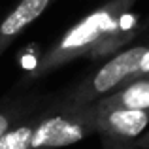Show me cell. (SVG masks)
I'll return each instance as SVG.
<instances>
[{
    "instance_id": "obj_1",
    "label": "cell",
    "mask_w": 149,
    "mask_h": 149,
    "mask_svg": "<svg viewBox=\"0 0 149 149\" xmlns=\"http://www.w3.org/2000/svg\"><path fill=\"white\" fill-rule=\"evenodd\" d=\"M136 0H108L72 25L42 55L30 76L42 77L76 58L96 61L117 53L136 36L138 17L130 13Z\"/></svg>"
},
{
    "instance_id": "obj_2",
    "label": "cell",
    "mask_w": 149,
    "mask_h": 149,
    "mask_svg": "<svg viewBox=\"0 0 149 149\" xmlns=\"http://www.w3.org/2000/svg\"><path fill=\"white\" fill-rule=\"evenodd\" d=\"M95 132V108L44 98L0 138V149H58Z\"/></svg>"
},
{
    "instance_id": "obj_3",
    "label": "cell",
    "mask_w": 149,
    "mask_h": 149,
    "mask_svg": "<svg viewBox=\"0 0 149 149\" xmlns=\"http://www.w3.org/2000/svg\"><path fill=\"white\" fill-rule=\"evenodd\" d=\"M146 51V45H134V47L117 51L109 61L98 66L87 79L76 85L64 98L76 106H89L111 95L127 81L138 77L140 62H142V57Z\"/></svg>"
},
{
    "instance_id": "obj_4",
    "label": "cell",
    "mask_w": 149,
    "mask_h": 149,
    "mask_svg": "<svg viewBox=\"0 0 149 149\" xmlns=\"http://www.w3.org/2000/svg\"><path fill=\"white\" fill-rule=\"evenodd\" d=\"M95 108V132L102 138V146L134 143L149 125V109L127 108Z\"/></svg>"
},
{
    "instance_id": "obj_5",
    "label": "cell",
    "mask_w": 149,
    "mask_h": 149,
    "mask_svg": "<svg viewBox=\"0 0 149 149\" xmlns=\"http://www.w3.org/2000/svg\"><path fill=\"white\" fill-rule=\"evenodd\" d=\"M57 0H19V4L10 10L0 21V57L11 45L29 25H32L42 13Z\"/></svg>"
},
{
    "instance_id": "obj_6",
    "label": "cell",
    "mask_w": 149,
    "mask_h": 149,
    "mask_svg": "<svg viewBox=\"0 0 149 149\" xmlns=\"http://www.w3.org/2000/svg\"><path fill=\"white\" fill-rule=\"evenodd\" d=\"M95 104L100 108L149 109V79H130Z\"/></svg>"
},
{
    "instance_id": "obj_7",
    "label": "cell",
    "mask_w": 149,
    "mask_h": 149,
    "mask_svg": "<svg viewBox=\"0 0 149 149\" xmlns=\"http://www.w3.org/2000/svg\"><path fill=\"white\" fill-rule=\"evenodd\" d=\"M44 96L40 95H23V96H11L0 102V138L21 119L25 113H29L32 108H36Z\"/></svg>"
},
{
    "instance_id": "obj_8",
    "label": "cell",
    "mask_w": 149,
    "mask_h": 149,
    "mask_svg": "<svg viewBox=\"0 0 149 149\" xmlns=\"http://www.w3.org/2000/svg\"><path fill=\"white\" fill-rule=\"evenodd\" d=\"M146 74H149V47H147V51L143 53V57H142V62H140V74H138V77L146 76Z\"/></svg>"
},
{
    "instance_id": "obj_9",
    "label": "cell",
    "mask_w": 149,
    "mask_h": 149,
    "mask_svg": "<svg viewBox=\"0 0 149 149\" xmlns=\"http://www.w3.org/2000/svg\"><path fill=\"white\" fill-rule=\"evenodd\" d=\"M134 146L140 147V149H149V132L146 136H140V138L134 142Z\"/></svg>"
},
{
    "instance_id": "obj_10",
    "label": "cell",
    "mask_w": 149,
    "mask_h": 149,
    "mask_svg": "<svg viewBox=\"0 0 149 149\" xmlns=\"http://www.w3.org/2000/svg\"><path fill=\"white\" fill-rule=\"evenodd\" d=\"M102 149H140L134 143H115V146H102Z\"/></svg>"
}]
</instances>
